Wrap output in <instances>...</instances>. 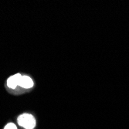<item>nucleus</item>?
<instances>
[{"label": "nucleus", "mask_w": 129, "mask_h": 129, "mask_svg": "<svg viewBox=\"0 0 129 129\" xmlns=\"http://www.w3.org/2000/svg\"><path fill=\"white\" fill-rule=\"evenodd\" d=\"M21 77H22V75L19 74H16L13 76L10 77L7 80V86L12 89H15L19 85Z\"/></svg>", "instance_id": "obj_2"}, {"label": "nucleus", "mask_w": 129, "mask_h": 129, "mask_svg": "<svg viewBox=\"0 0 129 129\" xmlns=\"http://www.w3.org/2000/svg\"><path fill=\"white\" fill-rule=\"evenodd\" d=\"M18 124L25 129H33L36 126V119L32 114H23L18 118Z\"/></svg>", "instance_id": "obj_1"}, {"label": "nucleus", "mask_w": 129, "mask_h": 129, "mask_svg": "<svg viewBox=\"0 0 129 129\" xmlns=\"http://www.w3.org/2000/svg\"><path fill=\"white\" fill-rule=\"evenodd\" d=\"M4 129H17V127H16L15 124H13V123H9L8 124H6L5 126Z\"/></svg>", "instance_id": "obj_4"}, {"label": "nucleus", "mask_w": 129, "mask_h": 129, "mask_svg": "<svg viewBox=\"0 0 129 129\" xmlns=\"http://www.w3.org/2000/svg\"><path fill=\"white\" fill-rule=\"evenodd\" d=\"M19 86L23 88H31L33 86V81L28 76H22Z\"/></svg>", "instance_id": "obj_3"}]
</instances>
